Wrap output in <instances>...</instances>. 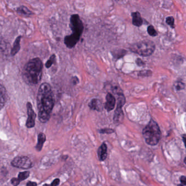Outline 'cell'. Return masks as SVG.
<instances>
[{
  "instance_id": "1",
  "label": "cell",
  "mask_w": 186,
  "mask_h": 186,
  "mask_svg": "<svg viewBox=\"0 0 186 186\" xmlns=\"http://www.w3.org/2000/svg\"><path fill=\"white\" fill-rule=\"evenodd\" d=\"M36 99L39 121L46 123L49 120L54 106V95L48 83H44L40 86Z\"/></svg>"
},
{
  "instance_id": "2",
  "label": "cell",
  "mask_w": 186,
  "mask_h": 186,
  "mask_svg": "<svg viewBox=\"0 0 186 186\" xmlns=\"http://www.w3.org/2000/svg\"><path fill=\"white\" fill-rule=\"evenodd\" d=\"M43 65L39 58H34L27 63L23 68L22 78L29 85H36L41 81Z\"/></svg>"
},
{
  "instance_id": "3",
  "label": "cell",
  "mask_w": 186,
  "mask_h": 186,
  "mask_svg": "<svg viewBox=\"0 0 186 186\" xmlns=\"http://www.w3.org/2000/svg\"><path fill=\"white\" fill-rule=\"evenodd\" d=\"M70 27L72 33L64 38V44L69 49L73 48L80 39L84 30L82 21L78 14H74L70 16Z\"/></svg>"
},
{
  "instance_id": "4",
  "label": "cell",
  "mask_w": 186,
  "mask_h": 186,
  "mask_svg": "<svg viewBox=\"0 0 186 186\" xmlns=\"http://www.w3.org/2000/svg\"><path fill=\"white\" fill-rule=\"evenodd\" d=\"M143 135L146 143L150 146H155L161 139L162 133L156 122L151 119L143 130Z\"/></svg>"
},
{
  "instance_id": "5",
  "label": "cell",
  "mask_w": 186,
  "mask_h": 186,
  "mask_svg": "<svg viewBox=\"0 0 186 186\" xmlns=\"http://www.w3.org/2000/svg\"><path fill=\"white\" fill-rule=\"evenodd\" d=\"M129 49L132 52L140 56L146 57L153 54L155 51V45L153 41L149 40H144L132 44Z\"/></svg>"
},
{
  "instance_id": "6",
  "label": "cell",
  "mask_w": 186,
  "mask_h": 186,
  "mask_svg": "<svg viewBox=\"0 0 186 186\" xmlns=\"http://www.w3.org/2000/svg\"><path fill=\"white\" fill-rule=\"evenodd\" d=\"M118 102L115 111L114 115V123H119L122 121L124 118V113L122 111V107L126 102L125 97L122 92H118Z\"/></svg>"
},
{
  "instance_id": "7",
  "label": "cell",
  "mask_w": 186,
  "mask_h": 186,
  "mask_svg": "<svg viewBox=\"0 0 186 186\" xmlns=\"http://www.w3.org/2000/svg\"><path fill=\"white\" fill-rule=\"evenodd\" d=\"M11 163L13 166L23 169H29L33 166V163L30 159L26 156L16 157Z\"/></svg>"
},
{
  "instance_id": "8",
  "label": "cell",
  "mask_w": 186,
  "mask_h": 186,
  "mask_svg": "<svg viewBox=\"0 0 186 186\" xmlns=\"http://www.w3.org/2000/svg\"><path fill=\"white\" fill-rule=\"evenodd\" d=\"M28 119L26 122V126L27 128H33L35 126V120L36 118V114L34 113L31 103L27 104Z\"/></svg>"
},
{
  "instance_id": "9",
  "label": "cell",
  "mask_w": 186,
  "mask_h": 186,
  "mask_svg": "<svg viewBox=\"0 0 186 186\" xmlns=\"http://www.w3.org/2000/svg\"><path fill=\"white\" fill-rule=\"evenodd\" d=\"M106 103L104 106L105 109L108 112L113 110L116 103V100L114 96L112 93H108L106 95Z\"/></svg>"
},
{
  "instance_id": "10",
  "label": "cell",
  "mask_w": 186,
  "mask_h": 186,
  "mask_svg": "<svg viewBox=\"0 0 186 186\" xmlns=\"http://www.w3.org/2000/svg\"><path fill=\"white\" fill-rule=\"evenodd\" d=\"M98 156L99 160L104 161L107 156V146L105 142L102 144L98 150Z\"/></svg>"
},
{
  "instance_id": "11",
  "label": "cell",
  "mask_w": 186,
  "mask_h": 186,
  "mask_svg": "<svg viewBox=\"0 0 186 186\" xmlns=\"http://www.w3.org/2000/svg\"><path fill=\"white\" fill-rule=\"evenodd\" d=\"M89 107L93 110L101 111L102 110V103L101 101L98 99H93L88 104Z\"/></svg>"
},
{
  "instance_id": "12",
  "label": "cell",
  "mask_w": 186,
  "mask_h": 186,
  "mask_svg": "<svg viewBox=\"0 0 186 186\" xmlns=\"http://www.w3.org/2000/svg\"><path fill=\"white\" fill-rule=\"evenodd\" d=\"M132 17V24L137 27H140L143 24V19L140 14L138 12H133L131 14Z\"/></svg>"
},
{
  "instance_id": "13",
  "label": "cell",
  "mask_w": 186,
  "mask_h": 186,
  "mask_svg": "<svg viewBox=\"0 0 186 186\" xmlns=\"http://www.w3.org/2000/svg\"><path fill=\"white\" fill-rule=\"evenodd\" d=\"M7 98V92L3 86L0 84V110L5 106Z\"/></svg>"
},
{
  "instance_id": "14",
  "label": "cell",
  "mask_w": 186,
  "mask_h": 186,
  "mask_svg": "<svg viewBox=\"0 0 186 186\" xmlns=\"http://www.w3.org/2000/svg\"><path fill=\"white\" fill-rule=\"evenodd\" d=\"M46 141V136L44 134V133H39L38 135V143L36 145V150L38 151H40L43 145H44V142H45Z\"/></svg>"
},
{
  "instance_id": "15",
  "label": "cell",
  "mask_w": 186,
  "mask_h": 186,
  "mask_svg": "<svg viewBox=\"0 0 186 186\" xmlns=\"http://www.w3.org/2000/svg\"><path fill=\"white\" fill-rule=\"evenodd\" d=\"M111 54L114 58L116 59H119L124 57V56L126 54L127 51L123 49H115L111 52Z\"/></svg>"
},
{
  "instance_id": "16",
  "label": "cell",
  "mask_w": 186,
  "mask_h": 186,
  "mask_svg": "<svg viewBox=\"0 0 186 186\" xmlns=\"http://www.w3.org/2000/svg\"><path fill=\"white\" fill-rule=\"evenodd\" d=\"M20 41L21 36L18 37L16 38V39H15V41L14 43L13 48L11 50V55H12L14 56L18 52L19 50L20 49Z\"/></svg>"
},
{
  "instance_id": "17",
  "label": "cell",
  "mask_w": 186,
  "mask_h": 186,
  "mask_svg": "<svg viewBox=\"0 0 186 186\" xmlns=\"http://www.w3.org/2000/svg\"><path fill=\"white\" fill-rule=\"evenodd\" d=\"M16 11L19 14H23L25 16H31L32 14H33V13L25 6H21L20 7H19Z\"/></svg>"
},
{
  "instance_id": "18",
  "label": "cell",
  "mask_w": 186,
  "mask_h": 186,
  "mask_svg": "<svg viewBox=\"0 0 186 186\" xmlns=\"http://www.w3.org/2000/svg\"><path fill=\"white\" fill-rule=\"evenodd\" d=\"M56 62V55L55 54L52 55L51 57H50L49 59L47 60L45 66L47 68H49L51 67L53 64H54V62Z\"/></svg>"
},
{
  "instance_id": "19",
  "label": "cell",
  "mask_w": 186,
  "mask_h": 186,
  "mask_svg": "<svg viewBox=\"0 0 186 186\" xmlns=\"http://www.w3.org/2000/svg\"><path fill=\"white\" fill-rule=\"evenodd\" d=\"M29 171H24V172H20L19 173L18 179L20 181H23L26 180V178H28L29 176Z\"/></svg>"
},
{
  "instance_id": "20",
  "label": "cell",
  "mask_w": 186,
  "mask_h": 186,
  "mask_svg": "<svg viewBox=\"0 0 186 186\" xmlns=\"http://www.w3.org/2000/svg\"><path fill=\"white\" fill-rule=\"evenodd\" d=\"M147 32L151 36L155 37L157 35V32L155 30L153 26L152 25H150L147 27Z\"/></svg>"
},
{
  "instance_id": "21",
  "label": "cell",
  "mask_w": 186,
  "mask_h": 186,
  "mask_svg": "<svg viewBox=\"0 0 186 186\" xmlns=\"http://www.w3.org/2000/svg\"><path fill=\"white\" fill-rule=\"evenodd\" d=\"M98 132L101 134H112L114 132V131L111 128H104L99 130Z\"/></svg>"
},
{
  "instance_id": "22",
  "label": "cell",
  "mask_w": 186,
  "mask_h": 186,
  "mask_svg": "<svg viewBox=\"0 0 186 186\" xmlns=\"http://www.w3.org/2000/svg\"><path fill=\"white\" fill-rule=\"evenodd\" d=\"M166 22L171 27H174V18H173L172 16L168 17L167 19H166Z\"/></svg>"
},
{
  "instance_id": "23",
  "label": "cell",
  "mask_w": 186,
  "mask_h": 186,
  "mask_svg": "<svg viewBox=\"0 0 186 186\" xmlns=\"http://www.w3.org/2000/svg\"><path fill=\"white\" fill-rule=\"evenodd\" d=\"M60 183V180L59 178H56L50 184H45L43 186H58Z\"/></svg>"
},
{
  "instance_id": "24",
  "label": "cell",
  "mask_w": 186,
  "mask_h": 186,
  "mask_svg": "<svg viewBox=\"0 0 186 186\" xmlns=\"http://www.w3.org/2000/svg\"><path fill=\"white\" fill-rule=\"evenodd\" d=\"M151 71L150 70H142V71H140L138 75L141 77H147V76H149L150 74H151Z\"/></svg>"
},
{
  "instance_id": "25",
  "label": "cell",
  "mask_w": 186,
  "mask_h": 186,
  "mask_svg": "<svg viewBox=\"0 0 186 186\" xmlns=\"http://www.w3.org/2000/svg\"><path fill=\"white\" fill-rule=\"evenodd\" d=\"M20 182V181L19 180L18 178H13L11 180V183L14 186H18Z\"/></svg>"
},
{
  "instance_id": "26",
  "label": "cell",
  "mask_w": 186,
  "mask_h": 186,
  "mask_svg": "<svg viewBox=\"0 0 186 186\" xmlns=\"http://www.w3.org/2000/svg\"><path fill=\"white\" fill-rule=\"evenodd\" d=\"M180 181L182 186H186V176H181L180 178Z\"/></svg>"
},
{
  "instance_id": "27",
  "label": "cell",
  "mask_w": 186,
  "mask_h": 186,
  "mask_svg": "<svg viewBox=\"0 0 186 186\" xmlns=\"http://www.w3.org/2000/svg\"><path fill=\"white\" fill-rule=\"evenodd\" d=\"M136 63L138 66H143L145 65L144 62H143L142 59H140V58H138L136 60Z\"/></svg>"
},
{
  "instance_id": "28",
  "label": "cell",
  "mask_w": 186,
  "mask_h": 186,
  "mask_svg": "<svg viewBox=\"0 0 186 186\" xmlns=\"http://www.w3.org/2000/svg\"><path fill=\"white\" fill-rule=\"evenodd\" d=\"M184 88V84L183 83H178L177 84V85L176 86V88L177 90H180Z\"/></svg>"
},
{
  "instance_id": "29",
  "label": "cell",
  "mask_w": 186,
  "mask_h": 186,
  "mask_svg": "<svg viewBox=\"0 0 186 186\" xmlns=\"http://www.w3.org/2000/svg\"><path fill=\"white\" fill-rule=\"evenodd\" d=\"M79 83V80L76 77H73L72 79V83L73 84V85H76L78 84V83Z\"/></svg>"
},
{
  "instance_id": "30",
  "label": "cell",
  "mask_w": 186,
  "mask_h": 186,
  "mask_svg": "<svg viewBox=\"0 0 186 186\" xmlns=\"http://www.w3.org/2000/svg\"><path fill=\"white\" fill-rule=\"evenodd\" d=\"M26 186H37V184L36 182L29 181V182L27 184Z\"/></svg>"
},
{
  "instance_id": "31",
  "label": "cell",
  "mask_w": 186,
  "mask_h": 186,
  "mask_svg": "<svg viewBox=\"0 0 186 186\" xmlns=\"http://www.w3.org/2000/svg\"><path fill=\"white\" fill-rule=\"evenodd\" d=\"M182 140H183L184 146L186 148V134H184L182 135Z\"/></svg>"
},
{
  "instance_id": "32",
  "label": "cell",
  "mask_w": 186,
  "mask_h": 186,
  "mask_svg": "<svg viewBox=\"0 0 186 186\" xmlns=\"http://www.w3.org/2000/svg\"><path fill=\"white\" fill-rule=\"evenodd\" d=\"M184 163H185L186 164V157L184 158Z\"/></svg>"
}]
</instances>
